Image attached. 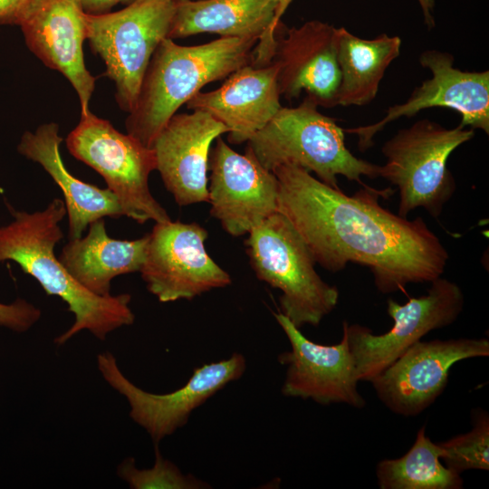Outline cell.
Returning <instances> with one entry per match:
<instances>
[{"label": "cell", "mask_w": 489, "mask_h": 489, "mask_svg": "<svg viewBox=\"0 0 489 489\" xmlns=\"http://www.w3.org/2000/svg\"><path fill=\"white\" fill-rule=\"evenodd\" d=\"M88 227L85 236L69 240L59 260L85 289L99 296H109L113 278L140 271L149 234L136 240L113 239L107 234L103 218Z\"/></svg>", "instance_id": "cell-22"}, {"label": "cell", "mask_w": 489, "mask_h": 489, "mask_svg": "<svg viewBox=\"0 0 489 489\" xmlns=\"http://www.w3.org/2000/svg\"><path fill=\"white\" fill-rule=\"evenodd\" d=\"M400 48L398 36L381 34L373 39H363L343 27L338 28V105L364 106L371 102L387 68L399 56Z\"/></svg>", "instance_id": "cell-23"}, {"label": "cell", "mask_w": 489, "mask_h": 489, "mask_svg": "<svg viewBox=\"0 0 489 489\" xmlns=\"http://www.w3.org/2000/svg\"><path fill=\"white\" fill-rule=\"evenodd\" d=\"M305 96L297 107H281L248 141L245 154L269 171L292 164L313 172L339 189L337 176L362 183L361 177H379L380 166L356 158L345 145V132L336 119L321 113Z\"/></svg>", "instance_id": "cell-4"}, {"label": "cell", "mask_w": 489, "mask_h": 489, "mask_svg": "<svg viewBox=\"0 0 489 489\" xmlns=\"http://www.w3.org/2000/svg\"><path fill=\"white\" fill-rule=\"evenodd\" d=\"M62 138L55 122L40 125L34 132L25 131L17 150L40 164L61 188L68 216L69 240L82 237L89 225L104 217L124 216L117 197L109 188H100L75 177L66 168L60 146Z\"/></svg>", "instance_id": "cell-21"}, {"label": "cell", "mask_w": 489, "mask_h": 489, "mask_svg": "<svg viewBox=\"0 0 489 489\" xmlns=\"http://www.w3.org/2000/svg\"><path fill=\"white\" fill-rule=\"evenodd\" d=\"M86 18L78 0H28L12 22V25L21 27L30 51L72 85L81 115L90 112L95 87V78L87 70L83 56Z\"/></svg>", "instance_id": "cell-14"}, {"label": "cell", "mask_w": 489, "mask_h": 489, "mask_svg": "<svg viewBox=\"0 0 489 489\" xmlns=\"http://www.w3.org/2000/svg\"><path fill=\"white\" fill-rule=\"evenodd\" d=\"M244 244L257 278L281 292L280 312L297 328L318 326L334 310L337 287L317 273L311 251L283 214L254 227Z\"/></svg>", "instance_id": "cell-5"}, {"label": "cell", "mask_w": 489, "mask_h": 489, "mask_svg": "<svg viewBox=\"0 0 489 489\" xmlns=\"http://www.w3.org/2000/svg\"><path fill=\"white\" fill-rule=\"evenodd\" d=\"M97 365L107 383L128 401L129 417L155 443L185 426L196 408L229 382L240 379L246 369L244 357L235 353L226 360L206 363L196 369L181 388L155 394L133 384L121 372L112 353H100Z\"/></svg>", "instance_id": "cell-10"}, {"label": "cell", "mask_w": 489, "mask_h": 489, "mask_svg": "<svg viewBox=\"0 0 489 489\" xmlns=\"http://www.w3.org/2000/svg\"><path fill=\"white\" fill-rule=\"evenodd\" d=\"M441 448L418 429L413 446L401 457L378 463L376 475L380 489H460L461 475L441 462Z\"/></svg>", "instance_id": "cell-24"}, {"label": "cell", "mask_w": 489, "mask_h": 489, "mask_svg": "<svg viewBox=\"0 0 489 489\" xmlns=\"http://www.w3.org/2000/svg\"><path fill=\"white\" fill-rule=\"evenodd\" d=\"M293 0H278V7L276 12V19L277 21H282L281 18L285 13L286 9L289 7L291 3ZM419 2V5L422 8V12L424 14V19L427 26L430 29L433 26H435V21L432 15L433 8H434V0H417Z\"/></svg>", "instance_id": "cell-29"}, {"label": "cell", "mask_w": 489, "mask_h": 489, "mask_svg": "<svg viewBox=\"0 0 489 489\" xmlns=\"http://www.w3.org/2000/svg\"><path fill=\"white\" fill-rule=\"evenodd\" d=\"M277 65L246 64L232 72L217 89L194 95L187 107L212 115L228 129L231 144L247 142L282 107Z\"/></svg>", "instance_id": "cell-20"}, {"label": "cell", "mask_w": 489, "mask_h": 489, "mask_svg": "<svg viewBox=\"0 0 489 489\" xmlns=\"http://www.w3.org/2000/svg\"><path fill=\"white\" fill-rule=\"evenodd\" d=\"M337 34L333 25L312 20L278 35L272 62L277 65L281 96L292 101L304 91L318 106L338 105Z\"/></svg>", "instance_id": "cell-17"}, {"label": "cell", "mask_w": 489, "mask_h": 489, "mask_svg": "<svg viewBox=\"0 0 489 489\" xmlns=\"http://www.w3.org/2000/svg\"><path fill=\"white\" fill-rule=\"evenodd\" d=\"M488 356L486 338L418 340L370 382L390 411L414 417L443 393L454 364Z\"/></svg>", "instance_id": "cell-13"}, {"label": "cell", "mask_w": 489, "mask_h": 489, "mask_svg": "<svg viewBox=\"0 0 489 489\" xmlns=\"http://www.w3.org/2000/svg\"><path fill=\"white\" fill-rule=\"evenodd\" d=\"M207 231L197 223H156L140 269L148 291L161 302L193 298L231 283L207 254Z\"/></svg>", "instance_id": "cell-11"}, {"label": "cell", "mask_w": 489, "mask_h": 489, "mask_svg": "<svg viewBox=\"0 0 489 489\" xmlns=\"http://www.w3.org/2000/svg\"><path fill=\"white\" fill-rule=\"evenodd\" d=\"M227 132L223 123L197 110L176 113L159 132L151 147L156 170L177 205L208 202L210 147Z\"/></svg>", "instance_id": "cell-18"}, {"label": "cell", "mask_w": 489, "mask_h": 489, "mask_svg": "<svg viewBox=\"0 0 489 489\" xmlns=\"http://www.w3.org/2000/svg\"><path fill=\"white\" fill-rule=\"evenodd\" d=\"M210 214L233 236L248 235L277 212L278 180L254 158L239 154L220 137L209 155Z\"/></svg>", "instance_id": "cell-15"}, {"label": "cell", "mask_w": 489, "mask_h": 489, "mask_svg": "<svg viewBox=\"0 0 489 489\" xmlns=\"http://www.w3.org/2000/svg\"><path fill=\"white\" fill-rule=\"evenodd\" d=\"M454 56L438 50H427L419 55V63L431 72V78L417 87L408 99L390 106L378 122L350 129L345 133L358 137L360 151L374 144V136L387 124L401 118H410L420 110L441 107L461 116L460 124L489 134V71L469 72L454 66Z\"/></svg>", "instance_id": "cell-12"}, {"label": "cell", "mask_w": 489, "mask_h": 489, "mask_svg": "<svg viewBox=\"0 0 489 489\" xmlns=\"http://www.w3.org/2000/svg\"><path fill=\"white\" fill-rule=\"evenodd\" d=\"M175 1L168 38L208 33L220 37L256 39L251 64L264 66L272 62L283 27L276 19L278 0Z\"/></svg>", "instance_id": "cell-19"}, {"label": "cell", "mask_w": 489, "mask_h": 489, "mask_svg": "<svg viewBox=\"0 0 489 489\" xmlns=\"http://www.w3.org/2000/svg\"><path fill=\"white\" fill-rule=\"evenodd\" d=\"M41 316V310L24 299L9 304L0 302V327L24 332L32 328Z\"/></svg>", "instance_id": "cell-27"}, {"label": "cell", "mask_w": 489, "mask_h": 489, "mask_svg": "<svg viewBox=\"0 0 489 489\" xmlns=\"http://www.w3.org/2000/svg\"><path fill=\"white\" fill-rule=\"evenodd\" d=\"M274 317L291 345L289 351L278 357L279 362L287 367L283 395L326 406L342 403L364 408L366 401L358 389L359 379L346 335L342 333L341 340L334 345L315 343L280 312Z\"/></svg>", "instance_id": "cell-16"}, {"label": "cell", "mask_w": 489, "mask_h": 489, "mask_svg": "<svg viewBox=\"0 0 489 489\" xmlns=\"http://www.w3.org/2000/svg\"><path fill=\"white\" fill-rule=\"evenodd\" d=\"M278 180L277 211L292 224L322 268L336 273L349 263L367 266L382 293L431 283L449 254L422 217L408 220L378 201L391 189L365 187L348 196L305 169L284 164Z\"/></svg>", "instance_id": "cell-1"}, {"label": "cell", "mask_w": 489, "mask_h": 489, "mask_svg": "<svg viewBox=\"0 0 489 489\" xmlns=\"http://www.w3.org/2000/svg\"><path fill=\"white\" fill-rule=\"evenodd\" d=\"M8 206L14 220L0 227V262H15L39 283L47 295L61 298L74 315L72 326L57 336L54 343L62 345L84 330L105 340L111 331L134 322L130 294L92 293L55 256L54 247L63 238L59 225L66 216L63 199L56 197L43 210L34 213Z\"/></svg>", "instance_id": "cell-2"}, {"label": "cell", "mask_w": 489, "mask_h": 489, "mask_svg": "<svg viewBox=\"0 0 489 489\" xmlns=\"http://www.w3.org/2000/svg\"><path fill=\"white\" fill-rule=\"evenodd\" d=\"M83 11L88 14H101L110 12L119 4L129 5L135 0H78Z\"/></svg>", "instance_id": "cell-28"}, {"label": "cell", "mask_w": 489, "mask_h": 489, "mask_svg": "<svg viewBox=\"0 0 489 489\" xmlns=\"http://www.w3.org/2000/svg\"><path fill=\"white\" fill-rule=\"evenodd\" d=\"M68 151L104 179L117 197L124 216L144 224L170 221L167 211L153 197L149 177L157 169L155 152L129 134L117 130L107 120L91 111L81 115L66 138Z\"/></svg>", "instance_id": "cell-8"}, {"label": "cell", "mask_w": 489, "mask_h": 489, "mask_svg": "<svg viewBox=\"0 0 489 489\" xmlns=\"http://www.w3.org/2000/svg\"><path fill=\"white\" fill-rule=\"evenodd\" d=\"M175 6V0H135L117 12L87 14L86 40L104 62L118 105L128 113L155 50L168 38Z\"/></svg>", "instance_id": "cell-7"}, {"label": "cell", "mask_w": 489, "mask_h": 489, "mask_svg": "<svg viewBox=\"0 0 489 489\" xmlns=\"http://www.w3.org/2000/svg\"><path fill=\"white\" fill-rule=\"evenodd\" d=\"M467 433L437 443L441 460L453 472L461 475L468 470H489V417L479 411Z\"/></svg>", "instance_id": "cell-25"}, {"label": "cell", "mask_w": 489, "mask_h": 489, "mask_svg": "<svg viewBox=\"0 0 489 489\" xmlns=\"http://www.w3.org/2000/svg\"><path fill=\"white\" fill-rule=\"evenodd\" d=\"M464 304L461 288L440 276L431 282L426 294L410 297L404 304L388 300L387 311L393 325L383 334L344 321L342 331L359 381H371L428 332L451 325Z\"/></svg>", "instance_id": "cell-9"}, {"label": "cell", "mask_w": 489, "mask_h": 489, "mask_svg": "<svg viewBox=\"0 0 489 489\" xmlns=\"http://www.w3.org/2000/svg\"><path fill=\"white\" fill-rule=\"evenodd\" d=\"M118 475L133 489H200L209 485L191 475L183 474L179 468L164 458L155 446V463L151 468L139 469L132 457L122 461Z\"/></svg>", "instance_id": "cell-26"}, {"label": "cell", "mask_w": 489, "mask_h": 489, "mask_svg": "<svg viewBox=\"0 0 489 489\" xmlns=\"http://www.w3.org/2000/svg\"><path fill=\"white\" fill-rule=\"evenodd\" d=\"M257 43L220 37L187 46L164 39L150 59L135 107L126 119L127 133L151 149L172 116L205 85L252 63Z\"/></svg>", "instance_id": "cell-3"}, {"label": "cell", "mask_w": 489, "mask_h": 489, "mask_svg": "<svg viewBox=\"0 0 489 489\" xmlns=\"http://www.w3.org/2000/svg\"><path fill=\"white\" fill-rule=\"evenodd\" d=\"M28 0H0V24H11L14 15Z\"/></svg>", "instance_id": "cell-30"}, {"label": "cell", "mask_w": 489, "mask_h": 489, "mask_svg": "<svg viewBox=\"0 0 489 489\" xmlns=\"http://www.w3.org/2000/svg\"><path fill=\"white\" fill-rule=\"evenodd\" d=\"M475 129L458 125L448 129L428 119L399 129L381 148L386 163L379 177L396 186L399 193L398 215L406 217L423 207L438 217L455 190L447 168L450 155L470 140Z\"/></svg>", "instance_id": "cell-6"}]
</instances>
